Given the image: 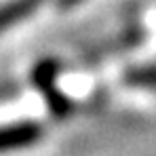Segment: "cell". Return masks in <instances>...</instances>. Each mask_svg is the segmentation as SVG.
<instances>
[{"mask_svg": "<svg viewBox=\"0 0 156 156\" xmlns=\"http://www.w3.org/2000/svg\"><path fill=\"white\" fill-rule=\"evenodd\" d=\"M125 82L129 87L156 89V66H137L125 74Z\"/></svg>", "mask_w": 156, "mask_h": 156, "instance_id": "277c9868", "label": "cell"}, {"mask_svg": "<svg viewBox=\"0 0 156 156\" xmlns=\"http://www.w3.org/2000/svg\"><path fill=\"white\" fill-rule=\"evenodd\" d=\"M59 70H61V63H59L57 59H42L40 63H36V68H34V72H32V80H34V84L42 91L49 110H51L57 118H63V116L70 114L72 101H70L63 93H59L57 87H55V78L59 74Z\"/></svg>", "mask_w": 156, "mask_h": 156, "instance_id": "6da1fadb", "label": "cell"}, {"mask_svg": "<svg viewBox=\"0 0 156 156\" xmlns=\"http://www.w3.org/2000/svg\"><path fill=\"white\" fill-rule=\"evenodd\" d=\"M42 125L26 120V122H15V125H6L0 127V152H9V150H19L27 148L32 144H36L42 137Z\"/></svg>", "mask_w": 156, "mask_h": 156, "instance_id": "7a4b0ae2", "label": "cell"}, {"mask_svg": "<svg viewBox=\"0 0 156 156\" xmlns=\"http://www.w3.org/2000/svg\"><path fill=\"white\" fill-rule=\"evenodd\" d=\"M15 93V87H0V99H6Z\"/></svg>", "mask_w": 156, "mask_h": 156, "instance_id": "8992f818", "label": "cell"}, {"mask_svg": "<svg viewBox=\"0 0 156 156\" xmlns=\"http://www.w3.org/2000/svg\"><path fill=\"white\" fill-rule=\"evenodd\" d=\"M80 2H82V0H55V4H57L59 9H72V6H76Z\"/></svg>", "mask_w": 156, "mask_h": 156, "instance_id": "5b68a950", "label": "cell"}, {"mask_svg": "<svg viewBox=\"0 0 156 156\" xmlns=\"http://www.w3.org/2000/svg\"><path fill=\"white\" fill-rule=\"evenodd\" d=\"M40 2L42 0H11V2H4L0 6V32L9 30L11 26H17L19 21L30 17Z\"/></svg>", "mask_w": 156, "mask_h": 156, "instance_id": "3957f363", "label": "cell"}]
</instances>
